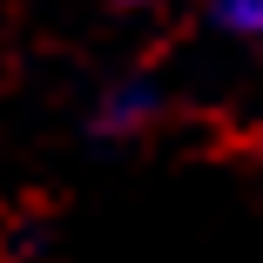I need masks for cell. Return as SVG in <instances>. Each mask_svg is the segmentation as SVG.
Wrapping results in <instances>:
<instances>
[{"label": "cell", "instance_id": "cell-1", "mask_svg": "<svg viewBox=\"0 0 263 263\" xmlns=\"http://www.w3.org/2000/svg\"><path fill=\"white\" fill-rule=\"evenodd\" d=\"M162 122V88H155L148 74H122L108 95L95 101V128L101 135H142Z\"/></svg>", "mask_w": 263, "mask_h": 263}, {"label": "cell", "instance_id": "cell-2", "mask_svg": "<svg viewBox=\"0 0 263 263\" xmlns=\"http://www.w3.org/2000/svg\"><path fill=\"white\" fill-rule=\"evenodd\" d=\"M209 21L223 34H236V41H250V47H263V0H216Z\"/></svg>", "mask_w": 263, "mask_h": 263}, {"label": "cell", "instance_id": "cell-3", "mask_svg": "<svg viewBox=\"0 0 263 263\" xmlns=\"http://www.w3.org/2000/svg\"><path fill=\"white\" fill-rule=\"evenodd\" d=\"M122 7H142V0H122Z\"/></svg>", "mask_w": 263, "mask_h": 263}]
</instances>
